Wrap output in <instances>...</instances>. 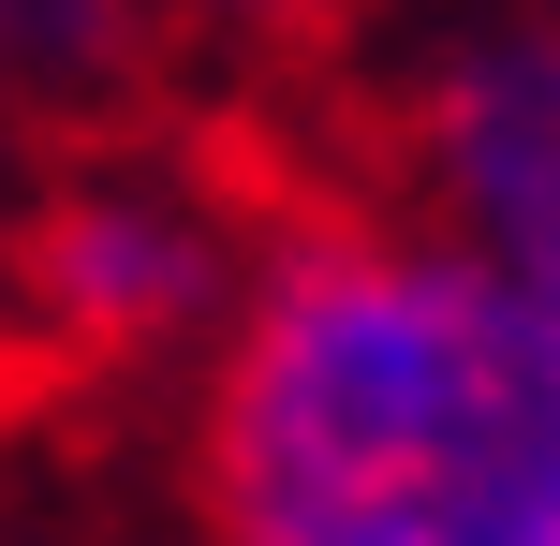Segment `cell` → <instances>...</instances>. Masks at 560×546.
Segmentation results:
<instances>
[{
  "label": "cell",
  "mask_w": 560,
  "mask_h": 546,
  "mask_svg": "<svg viewBox=\"0 0 560 546\" xmlns=\"http://www.w3.org/2000/svg\"><path fill=\"white\" fill-rule=\"evenodd\" d=\"M192 546H560V311L384 193L266 207L177 370Z\"/></svg>",
  "instance_id": "6da1fadb"
},
{
  "label": "cell",
  "mask_w": 560,
  "mask_h": 546,
  "mask_svg": "<svg viewBox=\"0 0 560 546\" xmlns=\"http://www.w3.org/2000/svg\"><path fill=\"white\" fill-rule=\"evenodd\" d=\"M252 177L192 133L148 118H89L59 163L15 177V236H0V340L45 384H177L207 355V325L236 311L266 236Z\"/></svg>",
  "instance_id": "7a4b0ae2"
},
{
  "label": "cell",
  "mask_w": 560,
  "mask_h": 546,
  "mask_svg": "<svg viewBox=\"0 0 560 546\" xmlns=\"http://www.w3.org/2000/svg\"><path fill=\"white\" fill-rule=\"evenodd\" d=\"M369 193L560 311V15L546 0H457L384 59Z\"/></svg>",
  "instance_id": "3957f363"
},
{
  "label": "cell",
  "mask_w": 560,
  "mask_h": 546,
  "mask_svg": "<svg viewBox=\"0 0 560 546\" xmlns=\"http://www.w3.org/2000/svg\"><path fill=\"white\" fill-rule=\"evenodd\" d=\"M148 59L163 45L133 0H0V104L15 118H118Z\"/></svg>",
  "instance_id": "277c9868"
},
{
  "label": "cell",
  "mask_w": 560,
  "mask_h": 546,
  "mask_svg": "<svg viewBox=\"0 0 560 546\" xmlns=\"http://www.w3.org/2000/svg\"><path fill=\"white\" fill-rule=\"evenodd\" d=\"M133 15H148V45H163V59H236V74H266V59L354 45L384 0H133Z\"/></svg>",
  "instance_id": "5b68a950"
},
{
  "label": "cell",
  "mask_w": 560,
  "mask_h": 546,
  "mask_svg": "<svg viewBox=\"0 0 560 546\" xmlns=\"http://www.w3.org/2000/svg\"><path fill=\"white\" fill-rule=\"evenodd\" d=\"M15 177L30 163H15V104H0V236H15Z\"/></svg>",
  "instance_id": "8992f818"
},
{
  "label": "cell",
  "mask_w": 560,
  "mask_h": 546,
  "mask_svg": "<svg viewBox=\"0 0 560 546\" xmlns=\"http://www.w3.org/2000/svg\"><path fill=\"white\" fill-rule=\"evenodd\" d=\"M0 546H45V532H30V518H0Z\"/></svg>",
  "instance_id": "52a82bcc"
},
{
  "label": "cell",
  "mask_w": 560,
  "mask_h": 546,
  "mask_svg": "<svg viewBox=\"0 0 560 546\" xmlns=\"http://www.w3.org/2000/svg\"><path fill=\"white\" fill-rule=\"evenodd\" d=\"M546 15H560V0H546Z\"/></svg>",
  "instance_id": "ba28073f"
}]
</instances>
